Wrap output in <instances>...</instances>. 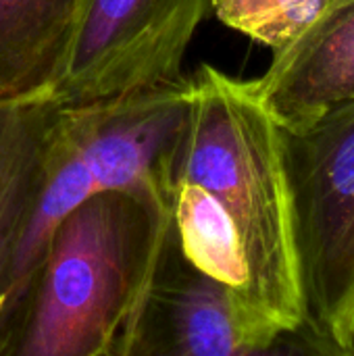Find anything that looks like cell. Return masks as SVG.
I'll use <instances>...</instances> for the list:
<instances>
[{
	"mask_svg": "<svg viewBox=\"0 0 354 356\" xmlns=\"http://www.w3.org/2000/svg\"><path fill=\"white\" fill-rule=\"evenodd\" d=\"M169 229L167 207L98 192L52 234L0 311V356H104Z\"/></svg>",
	"mask_w": 354,
	"mask_h": 356,
	"instance_id": "2",
	"label": "cell"
},
{
	"mask_svg": "<svg viewBox=\"0 0 354 356\" xmlns=\"http://www.w3.org/2000/svg\"><path fill=\"white\" fill-rule=\"evenodd\" d=\"M284 131H300L354 102V0H338L248 81Z\"/></svg>",
	"mask_w": 354,
	"mask_h": 356,
	"instance_id": "8",
	"label": "cell"
},
{
	"mask_svg": "<svg viewBox=\"0 0 354 356\" xmlns=\"http://www.w3.org/2000/svg\"><path fill=\"white\" fill-rule=\"evenodd\" d=\"M209 13L211 0H83L50 96L81 106L184 77Z\"/></svg>",
	"mask_w": 354,
	"mask_h": 356,
	"instance_id": "6",
	"label": "cell"
},
{
	"mask_svg": "<svg viewBox=\"0 0 354 356\" xmlns=\"http://www.w3.org/2000/svg\"><path fill=\"white\" fill-rule=\"evenodd\" d=\"M192 111L188 75L65 106L69 138L98 192H138L165 207Z\"/></svg>",
	"mask_w": 354,
	"mask_h": 356,
	"instance_id": "7",
	"label": "cell"
},
{
	"mask_svg": "<svg viewBox=\"0 0 354 356\" xmlns=\"http://www.w3.org/2000/svg\"><path fill=\"white\" fill-rule=\"evenodd\" d=\"M338 0H211L215 17L271 48H286L300 38Z\"/></svg>",
	"mask_w": 354,
	"mask_h": 356,
	"instance_id": "10",
	"label": "cell"
},
{
	"mask_svg": "<svg viewBox=\"0 0 354 356\" xmlns=\"http://www.w3.org/2000/svg\"><path fill=\"white\" fill-rule=\"evenodd\" d=\"M96 184L50 94L0 100V311Z\"/></svg>",
	"mask_w": 354,
	"mask_h": 356,
	"instance_id": "5",
	"label": "cell"
},
{
	"mask_svg": "<svg viewBox=\"0 0 354 356\" xmlns=\"http://www.w3.org/2000/svg\"><path fill=\"white\" fill-rule=\"evenodd\" d=\"M192 111L173 171L200 188L227 223L244 265L238 319L269 340L305 319L282 129L248 81L202 65L190 75Z\"/></svg>",
	"mask_w": 354,
	"mask_h": 356,
	"instance_id": "1",
	"label": "cell"
},
{
	"mask_svg": "<svg viewBox=\"0 0 354 356\" xmlns=\"http://www.w3.org/2000/svg\"><path fill=\"white\" fill-rule=\"evenodd\" d=\"M104 356H354L307 315L269 340L244 334L230 290L198 271L171 227L152 271Z\"/></svg>",
	"mask_w": 354,
	"mask_h": 356,
	"instance_id": "4",
	"label": "cell"
},
{
	"mask_svg": "<svg viewBox=\"0 0 354 356\" xmlns=\"http://www.w3.org/2000/svg\"><path fill=\"white\" fill-rule=\"evenodd\" d=\"M282 144L305 315L354 346V102Z\"/></svg>",
	"mask_w": 354,
	"mask_h": 356,
	"instance_id": "3",
	"label": "cell"
},
{
	"mask_svg": "<svg viewBox=\"0 0 354 356\" xmlns=\"http://www.w3.org/2000/svg\"><path fill=\"white\" fill-rule=\"evenodd\" d=\"M83 0H0V100L50 94Z\"/></svg>",
	"mask_w": 354,
	"mask_h": 356,
	"instance_id": "9",
	"label": "cell"
}]
</instances>
